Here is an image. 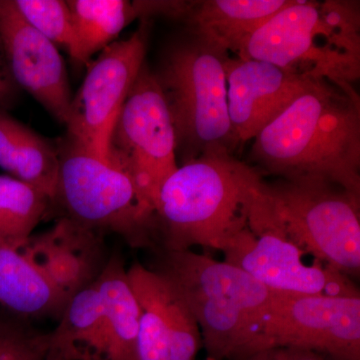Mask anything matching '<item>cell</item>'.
I'll list each match as a JSON object with an SVG mask.
<instances>
[{"instance_id": "cell-1", "label": "cell", "mask_w": 360, "mask_h": 360, "mask_svg": "<svg viewBox=\"0 0 360 360\" xmlns=\"http://www.w3.org/2000/svg\"><path fill=\"white\" fill-rule=\"evenodd\" d=\"M251 167L290 181L326 182L360 198V98L317 80L252 139Z\"/></svg>"}, {"instance_id": "cell-2", "label": "cell", "mask_w": 360, "mask_h": 360, "mask_svg": "<svg viewBox=\"0 0 360 360\" xmlns=\"http://www.w3.org/2000/svg\"><path fill=\"white\" fill-rule=\"evenodd\" d=\"M264 177L227 151L180 165L161 186L155 213L165 250L222 251L248 226Z\"/></svg>"}, {"instance_id": "cell-3", "label": "cell", "mask_w": 360, "mask_h": 360, "mask_svg": "<svg viewBox=\"0 0 360 360\" xmlns=\"http://www.w3.org/2000/svg\"><path fill=\"white\" fill-rule=\"evenodd\" d=\"M236 56L354 85L360 77L359 1L292 0L253 33Z\"/></svg>"}, {"instance_id": "cell-4", "label": "cell", "mask_w": 360, "mask_h": 360, "mask_svg": "<svg viewBox=\"0 0 360 360\" xmlns=\"http://www.w3.org/2000/svg\"><path fill=\"white\" fill-rule=\"evenodd\" d=\"M158 274L174 284L200 326L207 360L250 354L274 295L238 267L191 250H165Z\"/></svg>"}, {"instance_id": "cell-5", "label": "cell", "mask_w": 360, "mask_h": 360, "mask_svg": "<svg viewBox=\"0 0 360 360\" xmlns=\"http://www.w3.org/2000/svg\"><path fill=\"white\" fill-rule=\"evenodd\" d=\"M231 54L188 32L168 47L158 72L181 163L214 151L234 155L225 63Z\"/></svg>"}, {"instance_id": "cell-6", "label": "cell", "mask_w": 360, "mask_h": 360, "mask_svg": "<svg viewBox=\"0 0 360 360\" xmlns=\"http://www.w3.org/2000/svg\"><path fill=\"white\" fill-rule=\"evenodd\" d=\"M56 200L66 217L99 232L122 236L132 248L156 245L155 210L122 168L68 139L59 143Z\"/></svg>"}, {"instance_id": "cell-7", "label": "cell", "mask_w": 360, "mask_h": 360, "mask_svg": "<svg viewBox=\"0 0 360 360\" xmlns=\"http://www.w3.org/2000/svg\"><path fill=\"white\" fill-rule=\"evenodd\" d=\"M284 236L307 257L347 277L360 271V198L326 182L264 179Z\"/></svg>"}, {"instance_id": "cell-8", "label": "cell", "mask_w": 360, "mask_h": 360, "mask_svg": "<svg viewBox=\"0 0 360 360\" xmlns=\"http://www.w3.org/2000/svg\"><path fill=\"white\" fill-rule=\"evenodd\" d=\"M106 160L134 179L139 193L155 210L161 186L179 165L167 101L146 63L117 116Z\"/></svg>"}, {"instance_id": "cell-9", "label": "cell", "mask_w": 360, "mask_h": 360, "mask_svg": "<svg viewBox=\"0 0 360 360\" xmlns=\"http://www.w3.org/2000/svg\"><path fill=\"white\" fill-rule=\"evenodd\" d=\"M224 262L258 283L291 295H359L349 277L307 255L284 236L264 193V182L251 206L248 226L222 250Z\"/></svg>"}, {"instance_id": "cell-10", "label": "cell", "mask_w": 360, "mask_h": 360, "mask_svg": "<svg viewBox=\"0 0 360 360\" xmlns=\"http://www.w3.org/2000/svg\"><path fill=\"white\" fill-rule=\"evenodd\" d=\"M270 347H295L336 360H360V296L274 291L250 354Z\"/></svg>"}, {"instance_id": "cell-11", "label": "cell", "mask_w": 360, "mask_h": 360, "mask_svg": "<svg viewBox=\"0 0 360 360\" xmlns=\"http://www.w3.org/2000/svg\"><path fill=\"white\" fill-rule=\"evenodd\" d=\"M127 39L113 41L90 63L72 97L66 139L106 160L111 131L130 89L146 63L148 20Z\"/></svg>"}, {"instance_id": "cell-12", "label": "cell", "mask_w": 360, "mask_h": 360, "mask_svg": "<svg viewBox=\"0 0 360 360\" xmlns=\"http://www.w3.org/2000/svg\"><path fill=\"white\" fill-rule=\"evenodd\" d=\"M0 35L14 82L65 124L72 94L56 45L26 22L13 0H0Z\"/></svg>"}, {"instance_id": "cell-13", "label": "cell", "mask_w": 360, "mask_h": 360, "mask_svg": "<svg viewBox=\"0 0 360 360\" xmlns=\"http://www.w3.org/2000/svg\"><path fill=\"white\" fill-rule=\"evenodd\" d=\"M225 70L229 118L238 146L252 141L317 82L271 63L231 56Z\"/></svg>"}, {"instance_id": "cell-14", "label": "cell", "mask_w": 360, "mask_h": 360, "mask_svg": "<svg viewBox=\"0 0 360 360\" xmlns=\"http://www.w3.org/2000/svg\"><path fill=\"white\" fill-rule=\"evenodd\" d=\"M18 248L70 300L98 278L110 259L101 232L68 217Z\"/></svg>"}, {"instance_id": "cell-15", "label": "cell", "mask_w": 360, "mask_h": 360, "mask_svg": "<svg viewBox=\"0 0 360 360\" xmlns=\"http://www.w3.org/2000/svg\"><path fill=\"white\" fill-rule=\"evenodd\" d=\"M292 0L193 1L184 20L188 32L236 56L241 45Z\"/></svg>"}, {"instance_id": "cell-16", "label": "cell", "mask_w": 360, "mask_h": 360, "mask_svg": "<svg viewBox=\"0 0 360 360\" xmlns=\"http://www.w3.org/2000/svg\"><path fill=\"white\" fill-rule=\"evenodd\" d=\"M70 300L28 262L16 246L0 240V304L28 317L60 319Z\"/></svg>"}, {"instance_id": "cell-17", "label": "cell", "mask_w": 360, "mask_h": 360, "mask_svg": "<svg viewBox=\"0 0 360 360\" xmlns=\"http://www.w3.org/2000/svg\"><path fill=\"white\" fill-rule=\"evenodd\" d=\"M0 168L37 187L54 201L58 188V146L0 110Z\"/></svg>"}, {"instance_id": "cell-18", "label": "cell", "mask_w": 360, "mask_h": 360, "mask_svg": "<svg viewBox=\"0 0 360 360\" xmlns=\"http://www.w3.org/2000/svg\"><path fill=\"white\" fill-rule=\"evenodd\" d=\"M96 283L108 331V360H139L141 307L120 255H110Z\"/></svg>"}, {"instance_id": "cell-19", "label": "cell", "mask_w": 360, "mask_h": 360, "mask_svg": "<svg viewBox=\"0 0 360 360\" xmlns=\"http://www.w3.org/2000/svg\"><path fill=\"white\" fill-rule=\"evenodd\" d=\"M96 281L71 298L51 333V349L66 360H108V331Z\"/></svg>"}, {"instance_id": "cell-20", "label": "cell", "mask_w": 360, "mask_h": 360, "mask_svg": "<svg viewBox=\"0 0 360 360\" xmlns=\"http://www.w3.org/2000/svg\"><path fill=\"white\" fill-rule=\"evenodd\" d=\"M72 23V44L68 53L75 63L89 65L129 23L139 18L135 1L68 0Z\"/></svg>"}, {"instance_id": "cell-21", "label": "cell", "mask_w": 360, "mask_h": 360, "mask_svg": "<svg viewBox=\"0 0 360 360\" xmlns=\"http://www.w3.org/2000/svg\"><path fill=\"white\" fill-rule=\"evenodd\" d=\"M49 201L37 187L0 175V240L20 248L32 236Z\"/></svg>"}, {"instance_id": "cell-22", "label": "cell", "mask_w": 360, "mask_h": 360, "mask_svg": "<svg viewBox=\"0 0 360 360\" xmlns=\"http://www.w3.org/2000/svg\"><path fill=\"white\" fill-rule=\"evenodd\" d=\"M141 307L139 360H170V338L155 286V271L135 262L127 269Z\"/></svg>"}, {"instance_id": "cell-23", "label": "cell", "mask_w": 360, "mask_h": 360, "mask_svg": "<svg viewBox=\"0 0 360 360\" xmlns=\"http://www.w3.org/2000/svg\"><path fill=\"white\" fill-rule=\"evenodd\" d=\"M155 286L169 331L170 360L195 359L202 347V338L195 317L174 284L158 271Z\"/></svg>"}, {"instance_id": "cell-24", "label": "cell", "mask_w": 360, "mask_h": 360, "mask_svg": "<svg viewBox=\"0 0 360 360\" xmlns=\"http://www.w3.org/2000/svg\"><path fill=\"white\" fill-rule=\"evenodd\" d=\"M51 345V333H41L28 319L0 310V360H45Z\"/></svg>"}, {"instance_id": "cell-25", "label": "cell", "mask_w": 360, "mask_h": 360, "mask_svg": "<svg viewBox=\"0 0 360 360\" xmlns=\"http://www.w3.org/2000/svg\"><path fill=\"white\" fill-rule=\"evenodd\" d=\"M28 25L52 44L70 51L72 44V23L68 2L63 0H13Z\"/></svg>"}, {"instance_id": "cell-26", "label": "cell", "mask_w": 360, "mask_h": 360, "mask_svg": "<svg viewBox=\"0 0 360 360\" xmlns=\"http://www.w3.org/2000/svg\"><path fill=\"white\" fill-rule=\"evenodd\" d=\"M20 87L14 82L4 49V40L0 35V110L13 108L18 101Z\"/></svg>"}, {"instance_id": "cell-27", "label": "cell", "mask_w": 360, "mask_h": 360, "mask_svg": "<svg viewBox=\"0 0 360 360\" xmlns=\"http://www.w3.org/2000/svg\"><path fill=\"white\" fill-rule=\"evenodd\" d=\"M236 360H326L321 354L295 347H270Z\"/></svg>"}, {"instance_id": "cell-28", "label": "cell", "mask_w": 360, "mask_h": 360, "mask_svg": "<svg viewBox=\"0 0 360 360\" xmlns=\"http://www.w3.org/2000/svg\"><path fill=\"white\" fill-rule=\"evenodd\" d=\"M45 360H66L63 355L59 354L58 352H53V350H49V354L47 355L46 359Z\"/></svg>"}]
</instances>
